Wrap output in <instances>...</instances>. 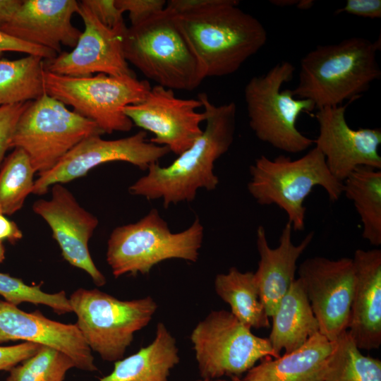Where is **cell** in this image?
Instances as JSON below:
<instances>
[{
  "label": "cell",
  "mask_w": 381,
  "mask_h": 381,
  "mask_svg": "<svg viewBox=\"0 0 381 381\" xmlns=\"http://www.w3.org/2000/svg\"><path fill=\"white\" fill-rule=\"evenodd\" d=\"M198 99L205 114L202 134L169 165L152 164L147 173L128 188L131 194L147 200L161 198L167 208L171 204L193 201L200 188H217L219 179L214 172V163L234 141L236 105L231 102L217 106L205 92Z\"/></svg>",
  "instance_id": "1"
},
{
  "label": "cell",
  "mask_w": 381,
  "mask_h": 381,
  "mask_svg": "<svg viewBox=\"0 0 381 381\" xmlns=\"http://www.w3.org/2000/svg\"><path fill=\"white\" fill-rule=\"evenodd\" d=\"M175 20L204 79L236 72L267 40L262 23L241 9L236 0H219L202 10L175 13Z\"/></svg>",
  "instance_id": "2"
},
{
  "label": "cell",
  "mask_w": 381,
  "mask_h": 381,
  "mask_svg": "<svg viewBox=\"0 0 381 381\" xmlns=\"http://www.w3.org/2000/svg\"><path fill=\"white\" fill-rule=\"evenodd\" d=\"M380 49V39L362 37L317 46L301 60L293 95L312 101L317 109L356 99L381 77L376 58Z\"/></svg>",
  "instance_id": "3"
},
{
  "label": "cell",
  "mask_w": 381,
  "mask_h": 381,
  "mask_svg": "<svg viewBox=\"0 0 381 381\" xmlns=\"http://www.w3.org/2000/svg\"><path fill=\"white\" fill-rule=\"evenodd\" d=\"M249 171L250 194L260 205L274 204L283 210L295 231L304 229V201L315 186L322 187L332 202L343 194V182L332 176L316 147L296 159L284 155L270 159L261 155Z\"/></svg>",
  "instance_id": "4"
},
{
  "label": "cell",
  "mask_w": 381,
  "mask_h": 381,
  "mask_svg": "<svg viewBox=\"0 0 381 381\" xmlns=\"http://www.w3.org/2000/svg\"><path fill=\"white\" fill-rule=\"evenodd\" d=\"M123 51L128 63L164 87L193 90L204 80L174 12L166 7L127 28Z\"/></svg>",
  "instance_id": "5"
},
{
  "label": "cell",
  "mask_w": 381,
  "mask_h": 381,
  "mask_svg": "<svg viewBox=\"0 0 381 381\" xmlns=\"http://www.w3.org/2000/svg\"><path fill=\"white\" fill-rule=\"evenodd\" d=\"M204 234L198 218L186 229L172 233L157 210L135 223L115 228L107 242V262L115 278L148 274L169 259L198 260Z\"/></svg>",
  "instance_id": "6"
},
{
  "label": "cell",
  "mask_w": 381,
  "mask_h": 381,
  "mask_svg": "<svg viewBox=\"0 0 381 381\" xmlns=\"http://www.w3.org/2000/svg\"><path fill=\"white\" fill-rule=\"evenodd\" d=\"M295 70L291 62L282 61L266 73L252 77L244 88L249 125L255 136L288 153L302 152L314 144L296 126L302 112L315 109L314 103L294 97L291 90H282Z\"/></svg>",
  "instance_id": "7"
},
{
  "label": "cell",
  "mask_w": 381,
  "mask_h": 381,
  "mask_svg": "<svg viewBox=\"0 0 381 381\" xmlns=\"http://www.w3.org/2000/svg\"><path fill=\"white\" fill-rule=\"evenodd\" d=\"M43 82L47 95L71 106L108 134L131 130L133 123L124 108L143 101L151 88L148 81L135 75L71 77L44 71Z\"/></svg>",
  "instance_id": "8"
},
{
  "label": "cell",
  "mask_w": 381,
  "mask_h": 381,
  "mask_svg": "<svg viewBox=\"0 0 381 381\" xmlns=\"http://www.w3.org/2000/svg\"><path fill=\"white\" fill-rule=\"evenodd\" d=\"M69 301L87 346L109 362L123 358L134 334L149 324L157 310L151 296L122 301L97 289H78Z\"/></svg>",
  "instance_id": "9"
},
{
  "label": "cell",
  "mask_w": 381,
  "mask_h": 381,
  "mask_svg": "<svg viewBox=\"0 0 381 381\" xmlns=\"http://www.w3.org/2000/svg\"><path fill=\"white\" fill-rule=\"evenodd\" d=\"M102 134L94 122L44 93L20 116L10 148L22 149L39 174L51 169L83 139Z\"/></svg>",
  "instance_id": "10"
},
{
  "label": "cell",
  "mask_w": 381,
  "mask_h": 381,
  "mask_svg": "<svg viewBox=\"0 0 381 381\" xmlns=\"http://www.w3.org/2000/svg\"><path fill=\"white\" fill-rule=\"evenodd\" d=\"M230 311L212 310L193 329V344L202 379L238 377L258 361L279 358L268 338L258 337Z\"/></svg>",
  "instance_id": "11"
},
{
  "label": "cell",
  "mask_w": 381,
  "mask_h": 381,
  "mask_svg": "<svg viewBox=\"0 0 381 381\" xmlns=\"http://www.w3.org/2000/svg\"><path fill=\"white\" fill-rule=\"evenodd\" d=\"M169 152L167 147L150 142L145 131L116 140L92 135L77 144L51 169L39 174L32 193L44 195L53 185L83 176L92 169L107 162H125L147 170Z\"/></svg>",
  "instance_id": "12"
},
{
  "label": "cell",
  "mask_w": 381,
  "mask_h": 381,
  "mask_svg": "<svg viewBox=\"0 0 381 381\" xmlns=\"http://www.w3.org/2000/svg\"><path fill=\"white\" fill-rule=\"evenodd\" d=\"M298 272L320 333L336 341L347 331L349 322L355 283L352 258H309L301 262Z\"/></svg>",
  "instance_id": "13"
},
{
  "label": "cell",
  "mask_w": 381,
  "mask_h": 381,
  "mask_svg": "<svg viewBox=\"0 0 381 381\" xmlns=\"http://www.w3.org/2000/svg\"><path fill=\"white\" fill-rule=\"evenodd\" d=\"M78 14L85 29L75 47L69 52L44 60V71L71 77H88L94 73L134 75L123 51L126 24L116 28L105 26L82 1Z\"/></svg>",
  "instance_id": "14"
},
{
  "label": "cell",
  "mask_w": 381,
  "mask_h": 381,
  "mask_svg": "<svg viewBox=\"0 0 381 381\" xmlns=\"http://www.w3.org/2000/svg\"><path fill=\"white\" fill-rule=\"evenodd\" d=\"M200 107L198 98H180L173 90L156 85L143 101L123 111L133 124L154 135L150 142L179 155L202 133L205 114L197 111Z\"/></svg>",
  "instance_id": "15"
},
{
  "label": "cell",
  "mask_w": 381,
  "mask_h": 381,
  "mask_svg": "<svg viewBox=\"0 0 381 381\" xmlns=\"http://www.w3.org/2000/svg\"><path fill=\"white\" fill-rule=\"evenodd\" d=\"M348 104L319 109L315 146L324 155L332 176L343 182L357 167L381 169L380 128H351L345 113Z\"/></svg>",
  "instance_id": "16"
},
{
  "label": "cell",
  "mask_w": 381,
  "mask_h": 381,
  "mask_svg": "<svg viewBox=\"0 0 381 381\" xmlns=\"http://www.w3.org/2000/svg\"><path fill=\"white\" fill-rule=\"evenodd\" d=\"M32 210L50 226L64 258L87 272L97 286L104 285L106 278L95 265L88 248L98 219L82 207L71 192L61 183L52 186L50 199L36 200Z\"/></svg>",
  "instance_id": "17"
},
{
  "label": "cell",
  "mask_w": 381,
  "mask_h": 381,
  "mask_svg": "<svg viewBox=\"0 0 381 381\" xmlns=\"http://www.w3.org/2000/svg\"><path fill=\"white\" fill-rule=\"evenodd\" d=\"M16 340L56 349L68 356L78 369L97 370L92 351L76 325L50 320L38 311L26 313L16 306L0 301V344Z\"/></svg>",
  "instance_id": "18"
},
{
  "label": "cell",
  "mask_w": 381,
  "mask_h": 381,
  "mask_svg": "<svg viewBox=\"0 0 381 381\" xmlns=\"http://www.w3.org/2000/svg\"><path fill=\"white\" fill-rule=\"evenodd\" d=\"M78 8L79 2L75 0H23L0 30L59 54L62 45L74 48L82 33L71 23Z\"/></svg>",
  "instance_id": "19"
},
{
  "label": "cell",
  "mask_w": 381,
  "mask_h": 381,
  "mask_svg": "<svg viewBox=\"0 0 381 381\" xmlns=\"http://www.w3.org/2000/svg\"><path fill=\"white\" fill-rule=\"evenodd\" d=\"M355 283L347 333L360 350L381 345V250L357 249Z\"/></svg>",
  "instance_id": "20"
},
{
  "label": "cell",
  "mask_w": 381,
  "mask_h": 381,
  "mask_svg": "<svg viewBox=\"0 0 381 381\" xmlns=\"http://www.w3.org/2000/svg\"><path fill=\"white\" fill-rule=\"evenodd\" d=\"M292 227L287 222L283 228L279 246L270 247L265 228L257 229V249L260 260L254 275L260 297L267 316L274 313L281 299L289 289L295 279L296 262L313 241L314 233H308L297 245L291 240Z\"/></svg>",
  "instance_id": "21"
},
{
  "label": "cell",
  "mask_w": 381,
  "mask_h": 381,
  "mask_svg": "<svg viewBox=\"0 0 381 381\" xmlns=\"http://www.w3.org/2000/svg\"><path fill=\"white\" fill-rule=\"evenodd\" d=\"M335 341H331L320 332L300 348L279 358L260 360L242 381H322Z\"/></svg>",
  "instance_id": "22"
},
{
  "label": "cell",
  "mask_w": 381,
  "mask_h": 381,
  "mask_svg": "<svg viewBox=\"0 0 381 381\" xmlns=\"http://www.w3.org/2000/svg\"><path fill=\"white\" fill-rule=\"evenodd\" d=\"M271 318L268 339L278 356L282 350L289 353L298 349L319 332L318 320L299 278L291 284Z\"/></svg>",
  "instance_id": "23"
},
{
  "label": "cell",
  "mask_w": 381,
  "mask_h": 381,
  "mask_svg": "<svg viewBox=\"0 0 381 381\" xmlns=\"http://www.w3.org/2000/svg\"><path fill=\"white\" fill-rule=\"evenodd\" d=\"M179 361L176 339L159 322L150 344L115 361L112 372L99 381H169L171 370Z\"/></svg>",
  "instance_id": "24"
},
{
  "label": "cell",
  "mask_w": 381,
  "mask_h": 381,
  "mask_svg": "<svg viewBox=\"0 0 381 381\" xmlns=\"http://www.w3.org/2000/svg\"><path fill=\"white\" fill-rule=\"evenodd\" d=\"M217 294L230 307L231 314L251 329L268 328L269 317L260 297L254 272L231 267L214 279Z\"/></svg>",
  "instance_id": "25"
},
{
  "label": "cell",
  "mask_w": 381,
  "mask_h": 381,
  "mask_svg": "<svg viewBox=\"0 0 381 381\" xmlns=\"http://www.w3.org/2000/svg\"><path fill=\"white\" fill-rule=\"evenodd\" d=\"M343 193L351 200L363 224L362 237L381 245V170L357 167L344 181Z\"/></svg>",
  "instance_id": "26"
},
{
  "label": "cell",
  "mask_w": 381,
  "mask_h": 381,
  "mask_svg": "<svg viewBox=\"0 0 381 381\" xmlns=\"http://www.w3.org/2000/svg\"><path fill=\"white\" fill-rule=\"evenodd\" d=\"M44 60L34 55L0 59V107L34 101L45 93Z\"/></svg>",
  "instance_id": "27"
},
{
  "label": "cell",
  "mask_w": 381,
  "mask_h": 381,
  "mask_svg": "<svg viewBox=\"0 0 381 381\" xmlns=\"http://www.w3.org/2000/svg\"><path fill=\"white\" fill-rule=\"evenodd\" d=\"M322 381H381V361L363 355L346 331L335 341Z\"/></svg>",
  "instance_id": "28"
},
{
  "label": "cell",
  "mask_w": 381,
  "mask_h": 381,
  "mask_svg": "<svg viewBox=\"0 0 381 381\" xmlns=\"http://www.w3.org/2000/svg\"><path fill=\"white\" fill-rule=\"evenodd\" d=\"M35 173L22 149L14 148L4 158L0 167V214L11 215L21 209L32 193Z\"/></svg>",
  "instance_id": "29"
},
{
  "label": "cell",
  "mask_w": 381,
  "mask_h": 381,
  "mask_svg": "<svg viewBox=\"0 0 381 381\" xmlns=\"http://www.w3.org/2000/svg\"><path fill=\"white\" fill-rule=\"evenodd\" d=\"M72 368L75 363L68 356L42 345L35 355L14 367L6 381H64Z\"/></svg>",
  "instance_id": "30"
},
{
  "label": "cell",
  "mask_w": 381,
  "mask_h": 381,
  "mask_svg": "<svg viewBox=\"0 0 381 381\" xmlns=\"http://www.w3.org/2000/svg\"><path fill=\"white\" fill-rule=\"evenodd\" d=\"M0 295L6 302L18 306L23 302L44 305L57 314L73 312L69 298L64 291L48 294L38 286H30L21 279L0 272Z\"/></svg>",
  "instance_id": "31"
},
{
  "label": "cell",
  "mask_w": 381,
  "mask_h": 381,
  "mask_svg": "<svg viewBox=\"0 0 381 381\" xmlns=\"http://www.w3.org/2000/svg\"><path fill=\"white\" fill-rule=\"evenodd\" d=\"M31 102L0 107V167L4 159L6 152L10 149L16 126Z\"/></svg>",
  "instance_id": "32"
},
{
  "label": "cell",
  "mask_w": 381,
  "mask_h": 381,
  "mask_svg": "<svg viewBox=\"0 0 381 381\" xmlns=\"http://www.w3.org/2000/svg\"><path fill=\"white\" fill-rule=\"evenodd\" d=\"M117 7L128 12L131 25H138L164 10V0H116Z\"/></svg>",
  "instance_id": "33"
},
{
  "label": "cell",
  "mask_w": 381,
  "mask_h": 381,
  "mask_svg": "<svg viewBox=\"0 0 381 381\" xmlns=\"http://www.w3.org/2000/svg\"><path fill=\"white\" fill-rule=\"evenodd\" d=\"M42 344L25 341L22 344L0 346V371H11L14 367L35 355Z\"/></svg>",
  "instance_id": "34"
},
{
  "label": "cell",
  "mask_w": 381,
  "mask_h": 381,
  "mask_svg": "<svg viewBox=\"0 0 381 381\" xmlns=\"http://www.w3.org/2000/svg\"><path fill=\"white\" fill-rule=\"evenodd\" d=\"M81 1L105 26L116 28L125 25L123 13L117 7L116 0H83Z\"/></svg>",
  "instance_id": "35"
},
{
  "label": "cell",
  "mask_w": 381,
  "mask_h": 381,
  "mask_svg": "<svg viewBox=\"0 0 381 381\" xmlns=\"http://www.w3.org/2000/svg\"><path fill=\"white\" fill-rule=\"evenodd\" d=\"M6 52H18L42 57L44 60L56 56L51 49L18 40L0 30V56Z\"/></svg>",
  "instance_id": "36"
},
{
  "label": "cell",
  "mask_w": 381,
  "mask_h": 381,
  "mask_svg": "<svg viewBox=\"0 0 381 381\" xmlns=\"http://www.w3.org/2000/svg\"><path fill=\"white\" fill-rule=\"evenodd\" d=\"M346 13L367 18H381L380 0H347L344 7L337 9L335 14Z\"/></svg>",
  "instance_id": "37"
},
{
  "label": "cell",
  "mask_w": 381,
  "mask_h": 381,
  "mask_svg": "<svg viewBox=\"0 0 381 381\" xmlns=\"http://www.w3.org/2000/svg\"><path fill=\"white\" fill-rule=\"evenodd\" d=\"M23 237V233L18 225L9 220L4 214H0V241H8L14 243Z\"/></svg>",
  "instance_id": "38"
},
{
  "label": "cell",
  "mask_w": 381,
  "mask_h": 381,
  "mask_svg": "<svg viewBox=\"0 0 381 381\" xmlns=\"http://www.w3.org/2000/svg\"><path fill=\"white\" fill-rule=\"evenodd\" d=\"M21 3L20 0H0V28L10 21Z\"/></svg>",
  "instance_id": "39"
},
{
  "label": "cell",
  "mask_w": 381,
  "mask_h": 381,
  "mask_svg": "<svg viewBox=\"0 0 381 381\" xmlns=\"http://www.w3.org/2000/svg\"><path fill=\"white\" fill-rule=\"evenodd\" d=\"M272 4L278 6H292L294 4H297L298 1L296 0H272L270 1Z\"/></svg>",
  "instance_id": "40"
},
{
  "label": "cell",
  "mask_w": 381,
  "mask_h": 381,
  "mask_svg": "<svg viewBox=\"0 0 381 381\" xmlns=\"http://www.w3.org/2000/svg\"><path fill=\"white\" fill-rule=\"evenodd\" d=\"M313 4L314 1L312 0H300L298 1L296 6L299 9L306 10L310 8Z\"/></svg>",
  "instance_id": "41"
},
{
  "label": "cell",
  "mask_w": 381,
  "mask_h": 381,
  "mask_svg": "<svg viewBox=\"0 0 381 381\" xmlns=\"http://www.w3.org/2000/svg\"><path fill=\"white\" fill-rule=\"evenodd\" d=\"M5 259V248L2 243V241H0V263H1Z\"/></svg>",
  "instance_id": "42"
},
{
  "label": "cell",
  "mask_w": 381,
  "mask_h": 381,
  "mask_svg": "<svg viewBox=\"0 0 381 381\" xmlns=\"http://www.w3.org/2000/svg\"><path fill=\"white\" fill-rule=\"evenodd\" d=\"M194 381H229V380H223V379H215V380H208V379H201V380H194Z\"/></svg>",
  "instance_id": "43"
},
{
  "label": "cell",
  "mask_w": 381,
  "mask_h": 381,
  "mask_svg": "<svg viewBox=\"0 0 381 381\" xmlns=\"http://www.w3.org/2000/svg\"><path fill=\"white\" fill-rule=\"evenodd\" d=\"M231 381H242L240 377H231Z\"/></svg>",
  "instance_id": "44"
}]
</instances>
